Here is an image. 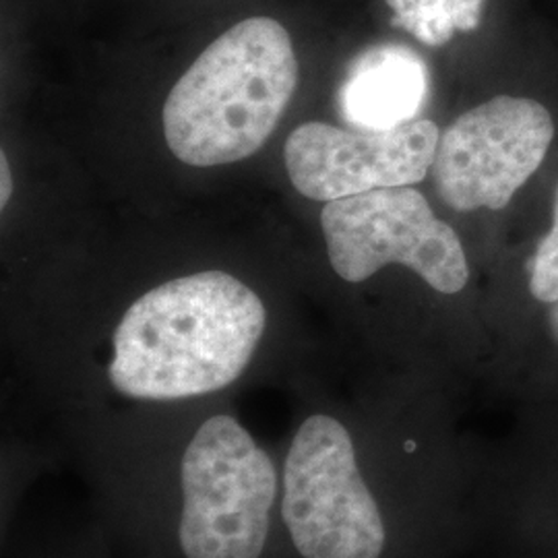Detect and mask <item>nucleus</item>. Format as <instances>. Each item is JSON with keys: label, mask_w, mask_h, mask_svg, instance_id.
<instances>
[{"label": "nucleus", "mask_w": 558, "mask_h": 558, "mask_svg": "<svg viewBox=\"0 0 558 558\" xmlns=\"http://www.w3.org/2000/svg\"><path fill=\"white\" fill-rule=\"evenodd\" d=\"M391 25L426 46H445L456 34L478 29L486 0H387Z\"/></svg>", "instance_id": "nucleus-10"}, {"label": "nucleus", "mask_w": 558, "mask_h": 558, "mask_svg": "<svg viewBox=\"0 0 558 558\" xmlns=\"http://www.w3.org/2000/svg\"><path fill=\"white\" fill-rule=\"evenodd\" d=\"M439 140V129L430 120L356 133L327 122H306L286 141L283 160L300 195L329 203L426 179Z\"/></svg>", "instance_id": "nucleus-8"}, {"label": "nucleus", "mask_w": 558, "mask_h": 558, "mask_svg": "<svg viewBox=\"0 0 558 558\" xmlns=\"http://www.w3.org/2000/svg\"><path fill=\"white\" fill-rule=\"evenodd\" d=\"M0 179H2V186H0V205L4 207L7 201L11 197V191H13L11 168H9V160H7L4 154H0Z\"/></svg>", "instance_id": "nucleus-13"}, {"label": "nucleus", "mask_w": 558, "mask_h": 558, "mask_svg": "<svg viewBox=\"0 0 558 558\" xmlns=\"http://www.w3.org/2000/svg\"><path fill=\"white\" fill-rule=\"evenodd\" d=\"M527 292L539 306H550L558 300V189L550 232L539 240L534 259L527 265Z\"/></svg>", "instance_id": "nucleus-11"}, {"label": "nucleus", "mask_w": 558, "mask_h": 558, "mask_svg": "<svg viewBox=\"0 0 558 558\" xmlns=\"http://www.w3.org/2000/svg\"><path fill=\"white\" fill-rule=\"evenodd\" d=\"M269 327L259 292L226 271L154 286L112 323L100 398L83 418L101 414L110 398L122 401L119 412L221 398L251 373Z\"/></svg>", "instance_id": "nucleus-3"}, {"label": "nucleus", "mask_w": 558, "mask_h": 558, "mask_svg": "<svg viewBox=\"0 0 558 558\" xmlns=\"http://www.w3.org/2000/svg\"><path fill=\"white\" fill-rule=\"evenodd\" d=\"M120 558H286L281 458L223 401L59 424Z\"/></svg>", "instance_id": "nucleus-1"}, {"label": "nucleus", "mask_w": 558, "mask_h": 558, "mask_svg": "<svg viewBox=\"0 0 558 558\" xmlns=\"http://www.w3.org/2000/svg\"><path fill=\"white\" fill-rule=\"evenodd\" d=\"M428 69L412 48L380 44L364 50L338 92L341 119L356 131H391L414 122L428 98Z\"/></svg>", "instance_id": "nucleus-9"}, {"label": "nucleus", "mask_w": 558, "mask_h": 558, "mask_svg": "<svg viewBox=\"0 0 558 558\" xmlns=\"http://www.w3.org/2000/svg\"><path fill=\"white\" fill-rule=\"evenodd\" d=\"M463 558H558V418L530 414L482 439Z\"/></svg>", "instance_id": "nucleus-5"}, {"label": "nucleus", "mask_w": 558, "mask_h": 558, "mask_svg": "<svg viewBox=\"0 0 558 558\" xmlns=\"http://www.w3.org/2000/svg\"><path fill=\"white\" fill-rule=\"evenodd\" d=\"M544 336L550 350L558 356V300L544 311Z\"/></svg>", "instance_id": "nucleus-12"}, {"label": "nucleus", "mask_w": 558, "mask_h": 558, "mask_svg": "<svg viewBox=\"0 0 558 558\" xmlns=\"http://www.w3.org/2000/svg\"><path fill=\"white\" fill-rule=\"evenodd\" d=\"M320 226L331 267L348 283L398 263L440 296H459L468 288L470 265L456 230L410 186L329 201Z\"/></svg>", "instance_id": "nucleus-6"}, {"label": "nucleus", "mask_w": 558, "mask_h": 558, "mask_svg": "<svg viewBox=\"0 0 558 558\" xmlns=\"http://www.w3.org/2000/svg\"><path fill=\"white\" fill-rule=\"evenodd\" d=\"M480 442L435 401L304 408L278 442L286 558H463Z\"/></svg>", "instance_id": "nucleus-2"}, {"label": "nucleus", "mask_w": 558, "mask_h": 558, "mask_svg": "<svg viewBox=\"0 0 558 558\" xmlns=\"http://www.w3.org/2000/svg\"><path fill=\"white\" fill-rule=\"evenodd\" d=\"M299 85V60L286 27L251 17L211 41L163 104V137L174 158L221 166L257 154Z\"/></svg>", "instance_id": "nucleus-4"}, {"label": "nucleus", "mask_w": 558, "mask_h": 558, "mask_svg": "<svg viewBox=\"0 0 558 558\" xmlns=\"http://www.w3.org/2000/svg\"><path fill=\"white\" fill-rule=\"evenodd\" d=\"M553 140L555 120L539 101L497 96L440 135L430 168L435 189L456 211L502 209L536 174Z\"/></svg>", "instance_id": "nucleus-7"}]
</instances>
